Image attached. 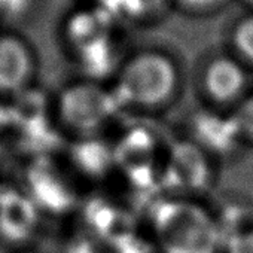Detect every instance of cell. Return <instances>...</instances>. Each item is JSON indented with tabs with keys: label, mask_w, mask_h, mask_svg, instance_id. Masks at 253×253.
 <instances>
[{
	"label": "cell",
	"mask_w": 253,
	"mask_h": 253,
	"mask_svg": "<svg viewBox=\"0 0 253 253\" xmlns=\"http://www.w3.org/2000/svg\"><path fill=\"white\" fill-rule=\"evenodd\" d=\"M228 253H253V231L234 235L228 243Z\"/></svg>",
	"instance_id": "obj_14"
},
{
	"label": "cell",
	"mask_w": 253,
	"mask_h": 253,
	"mask_svg": "<svg viewBox=\"0 0 253 253\" xmlns=\"http://www.w3.org/2000/svg\"><path fill=\"white\" fill-rule=\"evenodd\" d=\"M198 137L210 148L217 151L229 149L241 133L235 118L203 116L197 125Z\"/></svg>",
	"instance_id": "obj_9"
},
{
	"label": "cell",
	"mask_w": 253,
	"mask_h": 253,
	"mask_svg": "<svg viewBox=\"0 0 253 253\" xmlns=\"http://www.w3.org/2000/svg\"><path fill=\"white\" fill-rule=\"evenodd\" d=\"M109 21L101 14H81L70 23L72 41L84 51L109 42Z\"/></svg>",
	"instance_id": "obj_8"
},
{
	"label": "cell",
	"mask_w": 253,
	"mask_h": 253,
	"mask_svg": "<svg viewBox=\"0 0 253 253\" xmlns=\"http://www.w3.org/2000/svg\"><path fill=\"white\" fill-rule=\"evenodd\" d=\"M173 174L182 186H201L207 177V167L201 154L194 148L180 149L173 160Z\"/></svg>",
	"instance_id": "obj_10"
},
{
	"label": "cell",
	"mask_w": 253,
	"mask_h": 253,
	"mask_svg": "<svg viewBox=\"0 0 253 253\" xmlns=\"http://www.w3.org/2000/svg\"><path fill=\"white\" fill-rule=\"evenodd\" d=\"M234 42L237 49L253 63V17L238 24L234 33Z\"/></svg>",
	"instance_id": "obj_12"
},
{
	"label": "cell",
	"mask_w": 253,
	"mask_h": 253,
	"mask_svg": "<svg viewBox=\"0 0 253 253\" xmlns=\"http://www.w3.org/2000/svg\"><path fill=\"white\" fill-rule=\"evenodd\" d=\"M182 3H185L186 6L189 8H198V9H203V8H210V6H214L217 5L220 0H180Z\"/></svg>",
	"instance_id": "obj_15"
},
{
	"label": "cell",
	"mask_w": 253,
	"mask_h": 253,
	"mask_svg": "<svg viewBox=\"0 0 253 253\" xmlns=\"http://www.w3.org/2000/svg\"><path fill=\"white\" fill-rule=\"evenodd\" d=\"M249 2H252V3H253V0H249Z\"/></svg>",
	"instance_id": "obj_17"
},
{
	"label": "cell",
	"mask_w": 253,
	"mask_h": 253,
	"mask_svg": "<svg viewBox=\"0 0 253 253\" xmlns=\"http://www.w3.org/2000/svg\"><path fill=\"white\" fill-rule=\"evenodd\" d=\"M158 235L167 253H216L220 232L214 220L189 204H167L158 216Z\"/></svg>",
	"instance_id": "obj_1"
},
{
	"label": "cell",
	"mask_w": 253,
	"mask_h": 253,
	"mask_svg": "<svg viewBox=\"0 0 253 253\" xmlns=\"http://www.w3.org/2000/svg\"><path fill=\"white\" fill-rule=\"evenodd\" d=\"M32 194L30 198L36 206H46L52 210H58L67 206L70 192L66 188V183L51 170H36L32 177Z\"/></svg>",
	"instance_id": "obj_7"
},
{
	"label": "cell",
	"mask_w": 253,
	"mask_h": 253,
	"mask_svg": "<svg viewBox=\"0 0 253 253\" xmlns=\"http://www.w3.org/2000/svg\"><path fill=\"white\" fill-rule=\"evenodd\" d=\"M32 70L27 46L15 38H0V91H20Z\"/></svg>",
	"instance_id": "obj_5"
},
{
	"label": "cell",
	"mask_w": 253,
	"mask_h": 253,
	"mask_svg": "<svg viewBox=\"0 0 253 253\" xmlns=\"http://www.w3.org/2000/svg\"><path fill=\"white\" fill-rule=\"evenodd\" d=\"M244 84L243 69L231 58H216L206 70V89L217 101L234 100L244 88Z\"/></svg>",
	"instance_id": "obj_6"
},
{
	"label": "cell",
	"mask_w": 253,
	"mask_h": 253,
	"mask_svg": "<svg viewBox=\"0 0 253 253\" xmlns=\"http://www.w3.org/2000/svg\"><path fill=\"white\" fill-rule=\"evenodd\" d=\"M39 207L30 195L0 191V235L9 241L27 240L36 229Z\"/></svg>",
	"instance_id": "obj_4"
},
{
	"label": "cell",
	"mask_w": 253,
	"mask_h": 253,
	"mask_svg": "<svg viewBox=\"0 0 253 253\" xmlns=\"http://www.w3.org/2000/svg\"><path fill=\"white\" fill-rule=\"evenodd\" d=\"M119 100L95 85H78L69 88L61 98L64 121L81 131H92L107 121Z\"/></svg>",
	"instance_id": "obj_3"
},
{
	"label": "cell",
	"mask_w": 253,
	"mask_h": 253,
	"mask_svg": "<svg viewBox=\"0 0 253 253\" xmlns=\"http://www.w3.org/2000/svg\"><path fill=\"white\" fill-rule=\"evenodd\" d=\"M174 64L161 54H140L122 70L118 85L119 103L154 106L170 97L176 86Z\"/></svg>",
	"instance_id": "obj_2"
},
{
	"label": "cell",
	"mask_w": 253,
	"mask_h": 253,
	"mask_svg": "<svg viewBox=\"0 0 253 253\" xmlns=\"http://www.w3.org/2000/svg\"><path fill=\"white\" fill-rule=\"evenodd\" d=\"M76 158L79 161V166L84 167L86 171L100 173L109 166L110 152L100 143L88 142L76 149Z\"/></svg>",
	"instance_id": "obj_11"
},
{
	"label": "cell",
	"mask_w": 253,
	"mask_h": 253,
	"mask_svg": "<svg viewBox=\"0 0 253 253\" xmlns=\"http://www.w3.org/2000/svg\"><path fill=\"white\" fill-rule=\"evenodd\" d=\"M235 121L238 124L240 131L253 139V95L241 104Z\"/></svg>",
	"instance_id": "obj_13"
},
{
	"label": "cell",
	"mask_w": 253,
	"mask_h": 253,
	"mask_svg": "<svg viewBox=\"0 0 253 253\" xmlns=\"http://www.w3.org/2000/svg\"><path fill=\"white\" fill-rule=\"evenodd\" d=\"M9 121H11V118H9V109L5 107L3 104H0V128H2V126H5Z\"/></svg>",
	"instance_id": "obj_16"
}]
</instances>
